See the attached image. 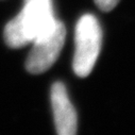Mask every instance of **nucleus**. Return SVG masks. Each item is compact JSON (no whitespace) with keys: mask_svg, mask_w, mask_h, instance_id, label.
<instances>
[{"mask_svg":"<svg viewBox=\"0 0 135 135\" xmlns=\"http://www.w3.org/2000/svg\"><path fill=\"white\" fill-rule=\"evenodd\" d=\"M76 51L74 70L79 77L88 76L98 59L102 43V31L96 17L83 15L76 26Z\"/></svg>","mask_w":135,"mask_h":135,"instance_id":"nucleus-1","label":"nucleus"},{"mask_svg":"<svg viewBox=\"0 0 135 135\" xmlns=\"http://www.w3.org/2000/svg\"><path fill=\"white\" fill-rule=\"evenodd\" d=\"M65 35V26L55 20L50 29L33 41V48L26 61V69L34 75L48 70L60 55Z\"/></svg>","mask_w":135,"mask_h":135,"instance_id":"nucleus-2","label":"nucleus"},{"mask_svg":"<svg viewBox=\"0 0 135 135\" xmlns=\"http://www.w3.org/2000/svg\"><path fill=\"white\" fill-rule=\"evenodd\" d=\"M32 43L55 22L51 0H26L19 13Z\"/></svg>","mask_w":135,"mask_h":135,"instance_id":"nucleus-3","label":"nucleus"},{"mask_svg":"<svg viewBox=\"0 0 135 135\" xmlns=\"http://www.w3.org/2000/svg\"><path fill=\"white\" fill-rule=\"evenodd\" d=\"M51 104L56 131L60 135H74L77 132V113L70 103L63 83L56 82L51 88Z\"/></svg>","mask_w":135,"mask_h":135,"instance_id":"nucleus-4","label":"nucleus"},{"mask_svg":"<svg viewBox=\"0 0 135 135\" xmlns=\"http://www.w3.org/2000/svg\"><path fill=\"white\" fill-rule=\"evenodd\" d=\"M4 38L6 43L11 48H20L32 43V40L25 28L20 14L8 22L4 29Z\"/></svg>","mask_w":135,"mask_h":135,"instance_id":"nucleus-5","label":"nucleus"},{"mask_svg":"<svg viewBox=\"0 0 135 135\" xmlns=\"http://www.w3.org/2000/svg\"><path fill=\"white\" fill-rule=\"evenodd\" d=\"M118 2L119 0H95V3L97 4V7L104 12H109L113 10Z\"/></svg>","mask_w":135,"mask_h":135,"instance_id":"nucleus-6","label":"nucleus"}]
</instances>
